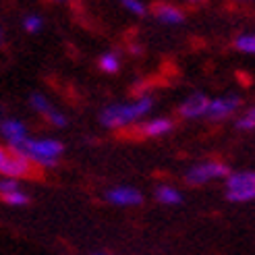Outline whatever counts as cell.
I'll return each instance as SVG.
<instances>
[{
    "label": "cell",
    "mask_w": 255,
    "mask_h": 255,
    "mask_svg": "<svg viewBox=\"0 0 255 255\" xmlns=\"http://www.w3.org/2000/svg\"><path fill=\"white\" fill-rule=\"evenodd\" d=\"M123 6L127 10L135 12V15H145V4L139 2V0H123Z\"/></svg>",
    "instance_id": "20"
},
{
    "label": "cell",
    "mask_w": 255,
    "mask_h": 255,
    "mask_svg": "<svg viewBox=\"0 0 255 255\" xmlns=\"http://www.w3.org/2000/svg\"><path fill=\"white\" fill-rule=\"evenodd\" d=\"M156 199L164 206H178L183 201V195L178 193V189L170 187V185H160L156 189Z\"/></svg>",
    "instance_id": "12"
},
{
    "label": "cell",
    "mask_w": 255,
    "mask_h": 255,
    "mask_svg": "<svg viewBox=\"0 0 255 255\" xmlns=\"http://www.w3.org/2000/svg\"><path fill=\"white\" fill-rule=\"evenodd\" d=\"M151 98H139L135 102H129V104H114L108 106L104 112L100 114V121L108 129H121V127H127L139 119H143L145 114L151 110Z\"/></svg>",
    "instance_id": "1"
},
{
    "label": "cell",
    "mask_w": 255,
    "mask_h": 255,
    "mask_svg": "<svg viewBox=\"0 0 255 255\" xmlns=\"http://www.w3.org/2000/svg\"><path fill=\"white\" fill-rule=\"evenodd\" d=\"M0 174L4 178H25L33 174V164H29L17 149L0 145Z\"/></svg>",
    "instance_id": "4"
},
{
    "label": "cell",
    "mask_w": 255,
    "mask_h": 255,
    "mask_svg": "<svg viewBox=\"0 0 255 255\" xmlns=\"http://www.w3.org/2000/svg\"><path fill=\"white\" fill-rule=\"evenodd\" d=\"M96 255H102V253H96Z\"/></svg>",
    "instance_id": "22"
},
{
    "label": "cell",
    "mask_w": 255,
    "mask_h": 255,
    "mask_svg": "<svg viewBox=\"0 0 255 255\" xmlns=\"http://www.w3.org/2000/svg\"><path fill=\"white\" fill-rule=\"evenodd\" d=\"M42 25H44V21H42L40 15H27V17L23 19V27H25V31H29V33L40 31Z\"/></svg>",
    "instance_id": "18"
},
{
    "label": "cell",
    "mask_w": 255,
    "mask_h": 255,
    "mask_svg": "<svg viewBox=\"0 0 255 255\" xmlns=\"http://www.w3.org/2000/svg\"><path fill=\"white\" fill-rule=\"evenodd\" d=\"M156 15H158V19L162 23H166V25H178V23H183V19H185V15L176 6H168V4H162L156 10Z\"/></svg>",
    "instance_id": "13"
},
{
    "label": "cell",
    "mask_w": 255,
    "mask_h": 255,
    "mask_svg": "<svg viewBox=\"0 0 255 255\" xmlns=\"http://www.w3.org/2000/svg\"><path fill=\"white\" fill-rule=\"evenodd\" d=\"M0 131H2L4 139L8 141V147H12V149H19V147L29 139L25 125H23L21 121H17V119H6V121H2V123H0Z\"/></svg>",
    "instance_id": "6"
},
{
    "label": "cell",
    "mask_w": 255,
    "mask_h": 255,
    "mask_svg": "<svg viewBox=\"0 0 255 255\" xmlns=\"http://www.w3.org/2000/svg\"><path fill=\"white\" fill-rule=\"evenodd\" d=\"M12 191H19V183L15 178H0V195L12 193Z\"/></svg>",
    "instance_id": "19"
},
{
    "label": "cell",
    "mask_w": 255,
    "mask_h": 255,
    "mask_svg": "<svg viewBox=\"0 0 255 255\" xmlns=\"http://www.w3.org/2000/svg\"><path fill=\"white\" fill-rule=\"evenodd\" d=\"M2 40H4V31H2V27H0V44H2Z\"/></svg>",
    "instance_id": "21"
},
{
    "label": "cell",
    "mask_w": 255,
    "mask_h": 255,
    "mask_svg": "<svg viewBox=\"0 0 255 255\" xmlns=\"http://www.w3.org/2000/svg\"><path fill=\"white\" fill-rule=\"evenodd\" d=\"M253 127H255V110L251 108V110H247L243 117L237 121V129H241V131H251Z\"/></svg>",
    "instance_id": "17"
},
{
    "label": "cell",
    "mask_w": 255,
    "mask_h": 255,
    "mask_svg": "<svg viewBox=\"0 0 255 255\" xmlns=\"http://www.w3.org/2000/svg\"><path fill=\"white\" fill-rule=\"evenodd\" d=\"M226 197L235 203H245L255 197V172L241 170L226 176Z\"/></svg>",
    "instance_id": "3"
},
{
    "label": "cell",
    "mask_w": 255,
    "mask_h": 255,
    "mask_svg": "<svg viewBox=\"0 0 255 255\" xmlns=\"http://www.w3.org/2000/svg\"><path fill=\"white\" fill-rule=\"evenodd\" d=\"M106 197H108L110 203H114V206H123V208L139 206V203L143 201V195L133 187H112Z\"/></svg>",
    "instance_id": "9"
},
{
    "label": "cell",
    "mask_w": 255,
    "mask_h": 255,
    "mask_svg": "<svg viewBox=\"0 0 255 255\" xmlns=\"http://www.w3.org/2000/svg\"><path fill=\"white\" fill-rule=\"evenodd\" d=\"M172 129V121L170 119H154V121H149L141 127V133L145 137H160L164 133H168Z\"/></svg>",
    "instance_id": "11"
},
{
    "label": "cell",
    "mask_w": 255,
    "mask_h": 255,
    "mask_svg": "<svg viewBox=\"0 0 255 255\" xmlns=\"http://www.w3.org/2000/svg\"><path fill=\"white\" fill-rule=\"evenodd\" d=\"M235 48L241 50V52H245V54H253L255 52V35L253 33L239 35L235 40Z\"/></svg>",
    "instance_id": "14"
},
{
    "label": "cell",
    "mask_w": 255,
    "mask_h": 255,
    "mask_svg": "<svg viewBox=\"0 0 255 255\" xmlns=\"http://www.w3.org/2000/svg\"><path fill=\"white\" fill-rule=\"evenodd\" d=\"M239 106H241V98H239V96H224V98L210 100L208 117H212V119H216V121L228 119Z\"/></svg>",
    "instance_id": "8"
},
{
    "label": "cell",
    "mask_w": 255,
    "mask_h": 255,
    "mask_svg": "<svg viewBox=\"0 0 255 255\" xmlns=\"http://www.w3.org/2000/svg\"><path fill=\"white\" fill-rule=\"evenodd\" d=\"M208 106H210V100L206 96L193 94L183 102L178 112H181L183 119H199V117H203V114H208Z\"/></svg>",
    "instance_id": "10"
},
{
    "label": "cell",
    "mask_w": 255,
    "mask_h": 255,
    "mask_svg": "<svg viewBox=\"0 0 255 255\" xmlns=\"http://www.w3.org/2000/svg\"><path fill=\"white\" fill-rule=\"evenodd\" d=\"M19 154L29 164H40V166H54L58 158L65 151L58 139H27L19 149Z\"/></svg>",
    "instance_id": "2"
},
{
    "label": "cell",
    "mask_w": 255,
    "mask_h": 255,
    "mask_svg": "<svg viewBox=\"0 0 255 255\" xmlns=\"http://www.w3.org/2000/svg\"><path fill=\"white\" fill-rule=\"evenodd\" d=\"M100 69L104 71V73H117L121 69V60L117 54H112V52H106V54H102L100 58Z\"/></svg>",
    "instance_id": "15"
},
{
    "label": "cell",
    "mask_w": 255,
    "mask_h": 255,
    "mask_svg": "<svg viewBox=\"0 0 255 255\" xmlns=\"http://www.w3.org/2000/svg\"><path fill=\"white\" fill-rule=\"evenodd\" d=\"M231 174V168L226 166L222 162H201V164H195L193 168L187 172V183L189 185H206L214 178H222V176H228Z\"/></svg>",
    "instance_id": "5"
},
{
    "label": "cell",
    "mask_w": 255,
    "mask_h": 255,
    "mask_svg": "<svg viewBox=\"0 0 255 255\" xmlns=\"http://www.w3.org/2000/svg\"><path fill=\"white\" fill-rule=\"evenodd\" d=\"M2 201L8 203V206H27L29 203V195L27 193H23V191H12V193H6L2 195Z\"/></svg>",
    "instance_id": "16"
},
{
    "label": "cell",
    "mask_w": 255,
    "mask_h": 255,
    "mask_svg": "<svg viewBox=\"0 0 255 255\" xmlns=\"http://www.w3.org/2000/svg\"><path fill=\"white\" fill-rule=\"evenodd\" d=\"M29 104H31V108H33L35 112H40L42 117H44L46 121H50L52 125H56V127H65V125H67V117H65V114L58 112L42 94H33V96L29 98Z\"/></svg>",
    "instance_id": "7"
}]
</instances>
